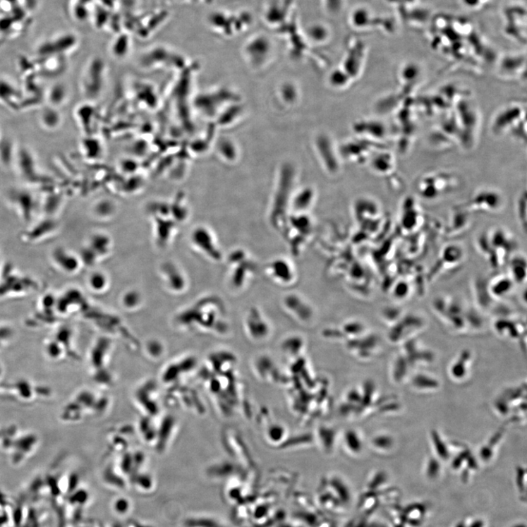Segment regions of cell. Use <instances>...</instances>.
Instances as JSON below:
<instances>
[{"label":"cell","instance_id":"cell-29","mask_svg":"<svg viewBox=\"0 0 527 527\" xmlns=\"http://www.w3.org/2000/svg\"><path fill=\"white\" fill-rule=\"evenodd\" d=\"M526 191L524 190L520 195L516 203V216L521 229L526 232Z\"/></svg>","mask_w":527,"mask_h":527},{"label":"cell","instance_id":"cell-8","mask_svg":"<svg viewBox=\"0 0 527 527\" xmlns=\"http://www.w3.org/2000/svg\"><path fill=\"white\" fill-rule=\"evenodd\" d=\"M245 52L252 68L262 69L271 61L273 55V44L267 35H255L246 45Z\"/></svg>","mask_w":527,"mask_h":527},{"label":"cell","instance_id":"cell-15","mask_svg":"<svg viewBox=\"0 0 527 527\" xmlns=\"http://www.w3.org/2000/svg\"><path fill=\"white\" fill-rule=\"evenodd\" d=\"M315 147L319 157L327 171L331 174L337 173L340 169V159L338 158L337 151L329 136L325 134L318 135L315 141Z\"/></svg>","mask_w":527,"mask_h":527},{"label":"cell","instance_id":"cell-5","mask_svg":"<svg viewBox=\"0 0 527 527\" xmlns=\"http://www.w3.org/2000/svg\"><path fill=\"white\" fill-rule=\"evenodd\" d=\"M157 382L147 380L135 387L132 399L143 416L157 418L162 415V396Z\"/></svg>","mask_w":527,"mask_h":527},{"label":"cell","instance_id":"cell-22","mask_svg":"<svg viewBox=\"0 0 527 527\" xmlns=\"http://www.w3.org/2000/svg\"><path fill=\"white\" fill-rule=\"evenodd\" d=\"M513 286L514 281L510 276H499L491 281L487 291L493 299H502L510 294Z\"/></svg>","mask_w":527,"mask_h":527},{"label":"cell","instance_id":"cell-20","mask_svg":"<svg viewBox=\"0 0 527 527\" xmlns=\"http://www.w3.org/2000/svg\"><path fill=\"white\" fill-rule=\"evenodd\" d=\"M396 324L389 332V337L392 341H397L402 337L403 334L410 329L421 327L423 324V318L418 315L410 313L403 315L396 321Z\"/></svg>","mask_w":527,"mask_h":527},{"label":"cell","instance_id":"cell-6","mask_svg":"<svg viewBox=\"0 0 527 527\" xmlns=\"http://www.w3.org/2000/svg\"><path fill=\"white\" fill-rule=\"evenodd\" d=\"M504 34L520 44L526 41V10L525 5L514 4L503 11Z\"/></svg>","mask_w":527,"mask_h":527},{"label":"cell","instance_id":"cell-34","mask_svg":"<svg viewBox=\"0 0 527 527\" xmlns=\"http://www.w3.org/2000/svg\"><path fill=\"white\" fill-rule=\"evenodd\" d=\"M375 443L382 448H388L392 446V440L387 437H380L376 439Z\"/></svg>","mask_w":527,"mask_h":527},{"label":"cell","instance_id":"cell-3","mask_svg":"<svg viewBox=\"0 0 527 527\" xmlns=\"http://www.w3.org/2000/svg\"><path fill=\"white\" fill-rule=\"evenodd\" d=\"M109 341L97 342L90 351L89 356L90 373L93 382L104 389L111 388L116 382L112 369L113 348Z\"/></svg>","mask_w":527,"mask_h":527},{"label":"cell","instance_id":"cell-24","mask_svg":"<svg viewBox=\"0 0 527 527\" xmlns=\"http://www.w3.org/2000/svg\"><path fill=\"white\" fill-rule=\"evenodd\" d=\"M67 90L64 85L56 84L48 90L47 101L49 107L57 109L65 104L67 99Z\"/></svg>","mask_w":527,"mask_h":527},{"label":"cell","instance_id":"cell-26","mask_svg":"<svg viewBox=\"0 0 527 527\" xmlns=\"http://www.w3.org/2000/svg\"><path fill=\"white\" fill-rule=\"evenodd\" d=\"M526 260L521 257L514 258L511 262L510 277L514 282L521 284L526 279Z\"/></svg>","mask_w":527,"mask_h":527},{"label":"cell","instance_id":"cell-36","mask_svg":"<svg viewBox=\"0 0 527 527\" xmlns=\"http://www.w3.org/2000/svg\"><path fill=\"white\" fill-rule=\"evenodd\" d=\"M0 135H1V133H0Z\"/></svg>","mask_w":527,"mask_h":527},{"label":"cell","instance_id":"cell-35","mask_svg":"<svg viewBox=\"0 0 527 527\" xmlns=\"http://www.w3.org/2000/svg\"><path fill=\"white\" fill-rule=\"evenodd\" d=\"M435 440H437L436 446H437V449L438 451L437 452L439 453V454H440L442 458H444V459L447 458L448 455V452H447L446 447H444L440 439H435Z\"/></svg>","mask_w":527,"mask_h":527},{"label":"cell","instance_id":"cell-4","mask_svg":"<svg viewBox=\"0 0 527 527\" xmlns=\"http://www.w3.org/2000/svg\"><path fill=\"white\" fill-rule=\"evenodd\" d=\"M432 310L435 314L449 325L461 329L464 326L466 319L473 325L480 324L478 316L472 313L464 303L459 299L448 296H438L432 303Z\"/></svg>","mask_w":527,"mask_h":527},{"label":"cell","instance_id":"cell-31","mask_svg":"<svg viewBox=\"0 0 527 527\" xmlns=\"http://www.w3.org/2000/svg\"><path fill=\"white\" fill-rule=\"evenodd\" d=\"M464 8L471 11H480L489 7L494 0H459Z\"/></svg>","mask_w":527,"mask_h":527},{"label":"cell","instance_id":"cell-11","mask_svg":"<svg viewBox=\"0 0 527 527\" xmlns=\"http://www.w3.org/2000/svg\"><path fill=\"white\" fill-rule=\"evenodd\" d=\"M526 59L525 53L507 54L499 62L497 74L504 80H517L525 78Z\"/></svg>","mask_w":527,"mask_h":527},{"label":"cell","instance_id":"cell-19","mask_svg":"<svg viewBox=\"0 0 527 527\" xmlns=\"http://www.w3.org/2000/svg\"><path fill=\"white\" fill-rule=\"evenodd\" d=\"M247 333L253 339H256L258 329L259 341H263L270 333V326L261 312L255 308L250 310L246 319Z\"/></svg>","mask_w":527,"mask_h":527},{"label":"cell","instance_id":"cell-27","mask_svg":"<svg viewBox=\"0 0 527 527\" xmlns=\"http://www.w3.org/2000/svg\"><path fill=\"white\" fill-rule=\"evenodd\" d=\"M281 99L287 105H294L299 101V90L296 85L291 83H285L280 89Z\"/></svg>","mask_w":527,"mask_h":527},{"label":"cell","instance_id":"cell-32","mask_svg":"<svg viewBox=\"0 0 527 527\" xmlns=\"http://www.w3.org/2000/svg\"><path fill=\"white\" fill-rule=\"evenodd\" d=\"M148 346V348L146 349V353L149 360L155 361L163 358L164 349L162 346L158 344H149Z\"/></svg>","mask_w":527,"mask_h":527},{"label":"cell","instance_id":"cell-10","mask_svg":"<svg viewBox=\"0 0 527 527\" xmlns=\"http://www.w3.org/2000/svg\"><path fill=\"white\" fill-rule=\"evenodd\" d=\"M370 169L388 180H400L395 155L385 147L377 151L368 161Z\"/></svg>","mask_w":527,"mask_h":527},{"label":"cell","instance_id":"cell-9","mask_svg":"<svg viewBox=\"0 0 527 527\" xmlns=\"http://www.w3.org/2000/svg\"><path fill=\"white\" fill-rule=\"evenodd\" d=\"M198 359L193 356H184L175 359L163 367L161 372V382L171 387L179 384L185 377L198 368Z\"/></svg>","mask_w":527,"mask_h":527},{"label":"cell","instance_id":"cell-16","mask_svg":"<svg viewBox=\"0 0 527 527\" xmlns=\"http://www.w3.org/2000/svg\"><path fill=\"white\" fill-rule=\"evenodd\" d=\"M159 420V423L156 424L157 440L155 448L158 453H164L177 432L178 425L177 420L171 415H161Z\"/></svg>","mask_w":527,"mask_h":527},{"label":"cell","instance_id":"cell-23","mask_svg":"<svg viewBox=\"0 0 527 527\" xmlns=\"http://www.w3.org/2000/svg\"><path fill=\"white\" fill-rule=\"evenodd\" d=\"M40 123L46 130L54 131L60 128L62 123V115L57 111V109L49 107L41 114Z\"/></svg>","mask_w":527,"mask_h":527},{"label":"cell","instance_id":"cell-1","mask_svg":"<svg viewBox=\"0 0 527 527\" xmlns=\"http://www.w3.org/2000/svg\"><path fill=\"white\" fill-rule=\"evenodd\" d=\"M490 130L497 138L509 136L526 145V104L520 102H514L499 108L492 117Z\"/></svg>","mask_w":527,"mask_h":527},{"label":"cell","instance_id":"cell-2","mask_svg":"<svg viewBox=\"0 0 527 527\" xmlns=\"http://www.w3.org/2000/svg\"><path fill=\"white\" fill-rule=\"evenodd\" d=\"M459 175L446 169L427 171L415 183L419 197L426 201L437 200L456 191L461 186Z\"/></svg>","mask_w":527,"mask_h":527},{"label":"cell","instance_id":"cell-30","mask_svg":"<svg viewBox=\"0 0 527 527\" xmlns=\"http://www.w3.org/2000/svg\"><path fill=\"white\" fill-rule=\"evenodd\" d=\"M307 35H309L311 43L318 44L326 42L329 37L327 29L324 26L319 25L310 28Z\"/></svg>","mask_w":527,"mask_h":527},{"label":"cell","instance_id":"cell-33","mask_svg":"<svg viewBox=\"0 0 527 527\" xmlns=\"http://www.w3.org/2000/svg\"><path fill=\"white\" fill-rule=\"evenodd\" d=\"M434 381L435 380L429 379L426 377L419 376L418 377H416L414 382L416 385L420 386V387H425V386H428L427 387H434L433 386L436 385V382Z\"/></svg>","mask_w":527,"mask_h":527},{"label":"cell","instance_id":"cell-17","mask_svg":"<svg viewBox=\"0 0 527 527\" xmlns=\"http://www.w3.org/2000/svg\"><path fill=\"white\" fill-rule=\"evenodd\" d=\"M267 272L272 281L282 286L291 285L296 279L294 265L284 258L272 260L267 265Z\"/></svg>","mask_w":527,"mask_h":527},{"label":"cell","instance_id":"cell-13","mask_svg":"<svg viewBox=\"0 0 527 527\" xmlns=\"http://www.w3.org/2000/svg\"><path fill=\"white\" fill-rule=\"evenodd\" d=\"M354 131L361 139L380 145H383L389 134L387 126L375 119L358 121L354 126Z\"/></svg>","mask_w":527,"mask_h":527},{"label":"cell","instance_id":"cell-7","mask_svg":"<svg viewBox=\"0 0 527 527\" xmlns=\"http://www.w3.org/2000/svg\"><path fill=\"white\" fill-rule=\"evenodd\" d=\"M503 194L492 187L483 188L473 194L464 207L468 210L484 213H497L504 206Z\"/></svg>","mask_w":527,"mask_h":527},{"label":"cell","instance_id":"cell-14","mask_svg":"<svg viewBox=\"0 0 527 527\" xmlns=\"http://www.w3.org/2000/svg\"><path fill=\"white\" fill-rule=\"evenodd\" d=\"M366 47L364 43L358 41L349 48L345 56L343 68L351 80L358 79L364 69L366 58Z\"/></svg>","mask_w":527,"mask_h":527},{"label":"cell","instance_id":"cell-25","mask_svg":"<svg viewBox=\"0 0 527 527\" xmlns=\"http://www.w3.org/2000/svg\"><path fill=\"white\" fill-rule=\"evenodd\" d=\"M18 92L16 87L7 80H0V103L6 107L13 108V105L18 99Z\"/></svg>","mask_w":527,"mask_h":527},{"label":"cell","instance_id":"cell-21","mask_svg":"<svg viewBox=\"0 0 527 527\" xmlns=\"http://www.w3.org/2000/svg\"><path fill=\"white\" fill-rule=\"evenodd\" d=\"M316 193L310 187H303L292 195V207L296 212H305L313 205Z\"/></svg>","mask_w":527,"mask_h":527},{"label":"cell","instance_id":"cell-28","mask_svg":"<svg viewBox=\"0 0 527 527\" xmlns=\"http://www.w3.org/2000/svg\"><path fill=\"white\" fill-rule=\"evenodd\" d=\"M353 81L351 78L342 68L334 70L329 77L330 85L336 89H344Z\"/></svg>","mask_w":527,"mask_h":527},{"label":"cell","instance_id":"cell-12","mask_svg":"<svg viewBox=\"0 0 527 527\" xmlns=\"http://www.w3.org/2000/svg\"><path fill=\"white\" fill-rule=\"evenodd\" d=\"M397 78L403 96L410 97L422 82V68L416 62H406L400 67Z\"/></svg>","mask_w":527,"mask_h":527},{"label":"cell","instance_id":"cell-18","mask_svg":"<svg viewBox=\"0 0 527 527\" xmlns=\"http://www.w3.org/2000/svg\"><path fill=\"white\" fill-rule=\"evenodd\" d=\"M353 12V15L351 16V23L359 30H368V29H372L374 27L376 28L377 26H381L378 23L394 25V22L389 20V18L376 16L372 11L366 8H358ZM384 30L386 32L384 29Z\"/></svg>","mask_w":527,"mask_h":527}]
</instances>
